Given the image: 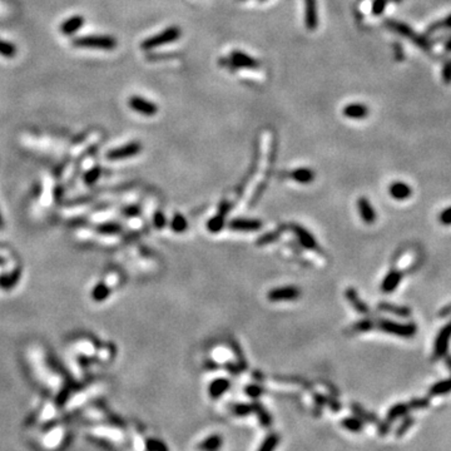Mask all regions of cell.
<instances>
[{
	"mask_svg": "<svg viewBox=\"0 0 451 451\" xmlns=\"http://www.w3.org/2000/svg\"><path fill=\"white\" fill-rule=\"evenodd\" d=\"M379 310H381L383 312H390V314H394L396 316H401V317H408L411 315V310L408 307L397 306V304H391L387 302L380 303Z\"/></svg>",
	"mask_w": 451,
	"mask_h": 451,
	"instance_id": "obj_18",
	"label": "cell"
},
{
	"mask_svg": "<svg viewBox=\"0 0 451 451\" xmlns=\"http://www.w3.org/2000/svg\"><path fill=\"white\" fill-rule=\"evenodd\" d=\"M292 230H293V232L296 233V236L298 237V239H300V242L302 246H304L306 248H315L316 247L315 238L312 237V235H310V233L307 232L304 228L298 227V225L293 224Z\"/></svg>",
	"mask_w": 451,
	"mask_h": 451,
	"instance_id": "obj_16",
	"label": "cell"
},
{
	"mask_svg": "<svg viewBox=\"0 0 451 451\" xmlns=\"http://www.w3.org/2000/svg\"><path fill=\"white\" fill-rule=\"evenodd\" d=\"M292 179H295L296 182L302 183V184H307V183H311L315 178V172L310 168H297L290 174Z\"/></svg>",
	"mask_w": 451,
	"mask_h": 451,
	"instance_id": "obj_15",
	"label": "cell"
},
{
	"mask_svg": "<svg viewBox=\"0 0 451 451\" xmlns=\"http://www.w3.org/2000/svg\"><path fill=\"white\" fill-rule=\"evenodd\" d=\"M84 19L81 16H73V18L68 19L66 23L61 24V32L64 34H72L74 33L78 28H80L83 25Z\"/></svg>",
	"mask_w": 451,
	"mask_h": 451,
	"instance_id": "obj_20",
	"label": "cell"
},
{
	"mask_svg": "<svg viewBox=\"0 0 451 451\" xmlns=\"http://www.w3.org/2000/svg\"><path fill=\"white\" fill-rule=\"evenodd\" d=\"M385 25L388 28V29L393 30L394 33L399 34V35H401L402 38L408 39L410 42H413L417 48H420V49L424 50V52H431V49H433V44H431V42L428 40L426 36L422 35V34L416 33L413 28L408 27V25L405 24V23L394 20V19H386Z\"/></svg>",
	"mask_w": 451,
	"mask_h": 451,
	"instance_id": "obj_1",
	"label": "cell"
},
{
	"mask_svg": "<svg viewBox=\"0 0 451 451\" xmlns=\"http://www.w3.org/2000/svg\"><path fill=\"white\" fill-rule=\"evenodd\" d=\"M262 227V222L257 219H239L236 218L230 222V228L233 231H257Z\"/></svg>",
	"mask_w": 451,
	"mask_h": 451,
	"instance_id": "obj_13",
	"label": "cell"
},
{
	"mask_svg": "<svg viewBox=\"0 0 451 451\" xmlns=\"http://www.w3.org/2000/svg\"><path fill=\"white\" fill-rule=\"evenodd\" d=\"M223 224H224V216L218 214V216L213 217V218L208 222L207 227L211 232H218V231H221V228L223 227Z\"/></svg>",
	"mask_w": 451,
	"mask_h": 451,
	"instance_id": "obj_23",
	"label": "cell"
},
{
	"mask_svg": "<svg viewBox=\"0 0 451 451\" xmlns=\"http://www.w3.org/2000/svg\"><path fill=\"white\" fill-rule=\"evenodd\" d=\"M379 327L386 334H393L401 337H413L415 336L417 331L416 326L414 323H397L388 320L380 321Z\"/></svg>",
	"mask_w": 451,
	"mask_h": 451,
	"instance_id": "obj_3",
	"label": "cell"
},
{
	"mask_svg": "<svg viewBox=\"0 0 451 451\" xmlns=\"http://www.w3.org/2000/svg\"><path fill=\"white\" fill-rule=\"evenodd\" d=\"M441 79L445 84H451V59L442 66Z\"/></svg>",
	"mask_w": 451,
	"mask_h": 451,
	"instance_id": "obj_28",
	"label": "cell"
},
{
	"mask_svg": "<svg viewBox=\"0 0 451 451\" xmlns=\"http://www.w3.org/2000/svg\"><path fill=\"white\" fill-rule=\"evenodd\" d=\"M406 411H407V406H406V405H396L393 408V410L390 411V417H391V419H394V417H396V416H399V415H402V414H405Z\"/></svg>",
	"mask_w": 451,
	"mask_h": 451,
	"instance_id": "obj_31",
	"label": "cell"
},
{
	"mask_svg": "<svg viewBox=\"0 0 451 451\" xmlns=\"http://www.w3.org/2000/svg\"><path fill=\"white\" fill-rule=\"evenodd\" d=\"M441 29H451V14L450 15H447L446 18L442 19V20L434 23L431 27H428L427 32L435 33V32H439V30H441Z\"/></svg>",
	"mask_w": 451,
	"mask_h": 451,
	"instance_id": "obj_22",
	"label": "cell"
},
{
	"mask_svg": "<svg viewBox=\"0 0 451 451\" xmlns=\"http://www.w3.org/2000/svg\"><path fill=\"white\" fill-rule=\"evenodd\" d=\"M227 387H228L227 380H216V381L212 383V386H211V393H212V395H214V396H217V395L223 393Z\"/></svg>",
	"mask_w": 451,
	"mask_h": 451,
	"instance_id": "obj_25",
	"label": "cell"
},
{
	"mask_svg": "<svg viewBox=\"0 0 451 451\" xmlns=\"http://www.w3.org/2000/svg\"><path fill=\"white\" fill-rule=\"evenodd\" d=\"M451 391V379L444 380V381H439L434 383L430 388V395L433 396H440V395L449 394Z\"/></svg>",
	"mask_w": 451,
	"mask_h": 451,
	"instance_id": "obj_21",
	"label": "cell"
},
{
	"mask_svg": "<svg viewBox=\"0 0 451 451\" xmlns=\"http://www.w3.org/2000/svg\"><path fill=\"white\" fill-rule=\"evenodd\" d=\"M372 327H374V322H372V321H370V320H365V321H361V322H359V323H356V325L354 326V331L366 332V331H368L370 329H372Z\"/></svg>",
	"mask_w": 451,
	"mask_h": 451,
	"instance_id": "obj_30",
	"label": "cell"
},
{
	"mask_svg": "<svg viewBox=\"0 0 451 451\" xmlns=\"http://www.w3.org/2000/svg\"><path fill=\"white\" fill-rule=\"evenodd\" d=\"M410 406L414 408H421V407H427L428 406V400L427 399H416L413 400L410 402Z\"/></svg>",
	"mask_w": 451,
	"mask_h": 451,
	"instance_id": "obj_32",
	"label": "cell"
},
{
	"mask_svg": "<svg viewBox=\"0 0 451 451\" xmlns=\"http://www.w3.org/2000/svg\"><path fill=\"white\" fill-rule=\"evenodd\" d=\"M388 193L397 201H404V199H407L413 194V190L404 182H394L388 187Z\"/></svg>",
	"mask_w": 451,
	"mask_h": 451,
	"instance_id": "obj_12",
	"label": "cell"
},
{
	"mask_svg": "<svg viewBox=\"0 0 451 451\" xmlns=\"http://www.w3.org/2000/svg\"><path fill=\"white\" fill-rule=\"evenodd\" d=\"M357 207H359L360 214L362 217V219L365 221V223L372 224L376 221V213H375L374 207L371 206V203L368 202L367 198L365 197H361L357 202Z\"/></svg>",
	"mask_w": 451,
	"mask_h": 451,
	"instance_id": "obj_11",
	"label": "cell"
},
{
	"mask_svg": "<svg viewBox=\"0 0 451 451\" xmlns=\"http://www.w3.org/2000/svg\"><path fill=\"white\" fill-rule=\"evenodd\" d=\"M259 2H264V0H259Z\"/></svg>",
	"mask_w": 451,
	"mask_h": 451,
	"instance_id": "obj_37",
	"label": "cell"
},
{
	"mask_svg": "<svg viewBox=\"0 0 451 451\" xmlns=\"http://www.w3.org/2000/svg\"><path fill=\"white\" fill-rule=\"evenodd\" d=\"M445 50H446V52H451V39H449V40L445 43Z\"/></svg>",
	"mask_w": 451,
	"mask_h": 451,
	"instance_id": "obj_34",
	"label": "cell"
},
{
	"mask_svg": "<svg viewBox=\"0 0 451 451\" xmlns=\"http://www.w3.org/2000/svg\"><path fill=\"white\" fill-rule=\"evenodd\" d=\"M140 149V145L139 143H131V145H127L122 147V148H118L115 151H113L109 156L112 158H124V157H129V156H134L139 152Z\"/></svg>",
	"mask_w": 451,
	"mask_h": 451,
	"instance_id": "obj_17",
	"label": "cell"
},
{
	"mask_svg": "<svg viewBox=\"0 0 451 451\" xmlns=\"http://www.w3.org/2000/svg\"><path fill=\"white\" fill-rule=\"evenodd\" d=\"M402 278V273L399 270H393L386 275V277L383 278V282L381 284L382 292L385 293H391L395 291L397 286H399L400 281Z\"/></svg>",
	"mask_w": 451,
	"mask_h": 451,
	"instance_id": "obj_14",
	"label": "cell"
},
{
	"mask_svg": "<svg viewBox=\"0 0 451 451\" xmlns=\"http://www.w3.org/2000/svg\"><path fill=\"white\" fill-rule=\"evenodd\" d=\"M74 44L78 47H84V48H99V49H114L117 47V40L111 36H83V38H78L74 40Z\"/></svg>",
	"mask_w": 451,
	"mask_h": 451,
	"instance_id": "obj_4",
	"label": "cell"
},
{
	"mask_svg": "<svg viewBox=\"0 0 451 451\" xmlns=\"http://www.w3.org/2000/svg\"><path fill=\"white\" fill-rule=\"evenodd\" d=\"M445 362H446V366L450 368V371H451V356H450V355H447L446 361H445Z\"/></svg>",
	"mask_w": 451,
	"mask_h": 451,
	"instance_id": "obj_35",
	"label": "cell"
},
{
	"mask_svg": "<svg viewBox=\"0 0 451 451\" xmlns=\"http://www.w3.org/2000/svg\"><path fill=\"white\" fill-rule=\"evenodd\" d=\"M346 297L348 298V301L351 302L352 306L355 307V310H356L357 312H360V314H367L368 312L367 306H366L362 301H360L359 296H357V293L354 289H347V291H346Z\"/></svg>",
	"mask_w": 451,
	"mask_h": 451,
	"instance_id": "obj_19",
	"label": "cell"
},
{
	"mask_svg": "<svg viewBox=\"0 0 451 451\" xmlns=\"http://www.w3.org/2000/svg\"><path fill=\"white\" fill-rule=\"evenodd\" d=\"M128 104H129V107L133 109V111H135L137 113H140V114H143V115H148V117L149 115L157 114V112H158V107L153 103V101H149V100H147L146 98L137 97V95L129 98Z\"/></svg>",
	"mask_w": 451,
	"mask_h": 451,
	"instance_id": "obj_7",
	"label": "cell"
},
{
	"mask_svg": "<svg viewBox=\"0 0 451 451\" xmlns=\"http://www.w3.org/2000/svg\"><path fill=\"white\" fill-rule=\"evenodd\" d=\"M180 35H182V32H180L178 27H169L167 29L163 30L162 33H158L156 35L146 39L140 47H142L145 50L153 49V48L160 47V45L173 43V42H176Z\"/></svg>",
	"mask_w": 451,
	"mask_h": 451,
	"instance_id": "obj_2",
	"label": "cell"
},
{
	"mask_svg": "<svg viewBox=\"0 0 451 451\" xmlns=\"http://www.w3.org/2000/svg\"><path fill=\"white\" fill-rule=\"evenodd\" d=\"M391 2H394V3H401V0H391Z\"/></svg>",
	"mask_w": 451,
	"mask_h": 451,
	"instance_id": "obj_36",
	"label": "cell"
},
{
	"mask_svg": "<svg viewBox=\"0 0 451 451\" xmlns=\"http://www.w3.org/2000/svg\"><path fill=\"white\" fill-rule=\"evenodd\" d=\"M16 53L15 47L10 43H5V42H0V54L4 56H14Z\"/></svg>",
	"mask_w": 451,
	"mask_h": 451,
	"instance_id": "obj_27",
	"label": "cell"
},
{
	"mask_svg": "<svg viewBox=\"0 0 451 451\" xmlns=\"http://www.w3.org/2000/svg\"><path fill=\"white\" fill-rule=\"evenodd\" d=\"M449 315H451V303L446 304L445 307H442V309L440 310V312H439L440 317H446V316H449Z\"/></svg>",
	"mask_w": 451,
	"mask_h": 451,
	"instance_id": "obj_33",
	"label": "cell"
},
{
	"mask_svg": "<svg viewBox=\"0 0 451 451\" xmlns=\"http://www.w3.org/2000/svg\"><path fill=\"white\" fill-rule=\"evenodd\" d=\"M228 67L232 69H238V68H248V69H257L259 67V61L253 56L246 54L239 50H233L228 56L227 60Z\"/></svg>",
	"mask_w": 451,
	"mask_h": 451,
	"instance_id": "obj_5",
	"label": "cell"
},
{
	"mask_svg": "<svg viewBox=\"0 0 451 451\" xmlns=\"http://www.w3.org/2000/svg\"><path fill=\"white\" fill-rule=\"evenodd\" d=\"M450 337H451V321L440 330L438 336L435 338V343H434V356H433L434 360L440 359V357L446 355L447 348H449Z\"/></svg>",
	"mask_w": 451,
	"mask_h": 451,
	"instance_id": "obj_6",
	"label": "cell"
},
{
	"mask_svg": "<svg viewBox=\"0 0 451 451\" xmlns=\"http://www.w3.org/2000/svg\"><path fill=\"white\" fill-rule=\"evenodd\" d=\"M343 115L351 119H363L368 115L367 106L362 103H351L343 108Z\"/></svg>",
	"mask_w": 451,
	"mask_h": 451,
	"instance_id": "obj_10",
	"label": "cell"
},
{
	"mask_svg": "<svg viewBox=\"0 0 451 451\" xmlns=\"http://www.w3.org/2000/svg\"><path fill=\"white\" fill-rule=\"evenodd\" d=\"M301 291L295 286H286L280 287V289L272 290L269 293V300L272 302H280V301H290L296 300L300 297Z\"/></svg>",
	"mask_w": 451,
	"mask_h": 451,
	"instance_id": "obj_8",
	"label": "cell"
},
{
	"mask_svg": "<svg viewBox=\"0 0 451 451\" xmlns=\"http://www.w3.org/2000/svg\"><path fill=\"white\" fill-rule=\"evenodd\" d=\"M387 3L388 0H374V3H372V14L376 16L381 15Z\"/></svg>",
	"mask_w": 451,
	"mask_h": 451,
	"instance_id": "obj_26",
	"label": "cell"
},
{
	"mask_svg": "<svg viewBox=\"0 0 451 451\" xmlns=\"http://www.w3.org/2000/svg\"><path fill=\"white\" fill-rule=\"evenodd\" d=\"M172 228L176 232H184V230L187 228V221H186L184 217L180 216V214H176L173 221H172Z\"/></svg>",
	"mask_w": 451,
	"mask_h": 451,
	"instance_id": "obj_24",
	"label": "cell"
},
{
	"mask_svg": "<svg viewBox=\"0 0 451 451\" xmlns=\"http://www.w3.org/2000/svg\"><path fill=\"white\" fill-rule=\"evenodd\" d=\"M439 222L444 225H451V206L440 212Z\"/></svg>",
	"mask_w": 451,
	"mask_h": 451,
	"instance_id": "obj_29",
	"label": "cell"
},
{
	"mask_svg": "<svg viewBox=\"0 0 451 451\" xmlns=\"http://www.w3.org/2000/svg\"><path fill=\"white\" fill-rule=\"evenodd\" d=\"M304 24L306 28L311 32L317 28L318 16H317V2L316 0H304Z\"/></svg>",
	"mask_w": 451,
	"mask_h": 451,
	"instance_id": "obj_9",
	"label": "cell"
}]
</instances>
